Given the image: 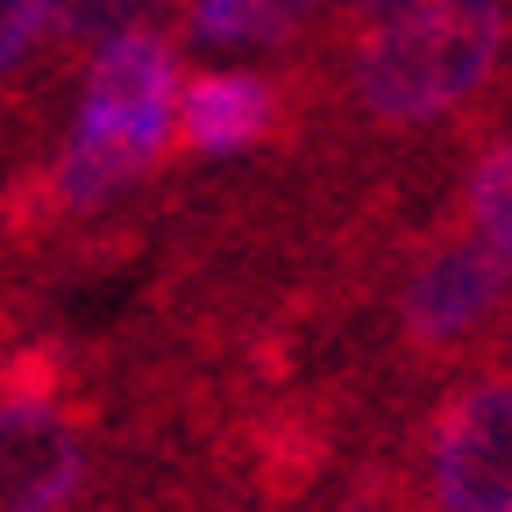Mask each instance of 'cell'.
I'll list each match as a JSON object with an SVG mask.
<instances>
[{
  "instance_id": "4",
  "label": "cell",
  "mask_w": 512,
  "mask_h": 512,
  "mask_svg": "<svg viewBox=\"0 0 512 512\" xmlns=\"http://www.w3.org/2000/svg\"><path fill=\"white\" fill-rule=\"evenodd\" d=\"M107 456V406L93 392L0 399V512H79Z\"/></svg>"
},
{
  "instance_id": "9",
  "label": "cell",
  "mask_w": 512,
  "mask_h": 512,
  "mask_svg": "<svg viewBox=\"0 0 512 512\" xmlns=\"http://www.w3.org/2000/svg\"><path fill=\"white\" fill-rule=\"evenodd\" d=\"M306 512H413L406 477H399V448H384V456H370L363 470H349L328 498H313Z\"/></svg>"
},
{
  "instance_id": "12",
  "label": "cell",
  "mask_w": 512,
  "mask_h": 512,
  "mask_svg": "<svg viewBox=\"0 0 512 512\" xmlns=\"http://www.w3.org/2000/svg\"><path fill=\"white\" fill-rule=\"evenodd\" d=\"M114 512H249L221 491H164V498H136V505H114Z\"/></svg>"
},
{
  "instance_id": "5",
  "label": "cell",
  "mask_w": 512,
  "mask_h": 512,
  "mask_svg": "<svg viewBox=\"0 0 512 512\" xmlns=\"http://www.w3.org/2000/svg\"><path fill=\"white\" fill-rule=\"evenodd\" d=\"M292 121V86L264 72H200L178 93V143L192 157H249Z\"/></svg>"
},
{
  "instance_id": "1",
  "label": "cell",
  "mask_w": 512,
  "mask_h": 512,
  "mask_svg": "<svg viewBox=\"0 0 512 512\" xmlns=\"http://www.w3.org/2000/svg\"><path fill=\"white\" fill-rule=\"evenodd\" d=\"M512 50V0H427V8L342 43V114L377 136L448 128L491 93Z\"/></svg>"
},
{
  "instance_id": "7",
  "label": "cell",
  "mask_w": 512,
  "mask_h": 512,
  "mask_svg": "<svg viewBox=\"0 0 512 512\" xmlns=\"http://www.w3.org/2000/svg\"><path fill=\"white\" fill-rule=\"evenodd\" d=\"M463 221H470V235L484 249H498L512 264V128L470 157V171H463Z\"/></svg>"
},
{
  "instance_id": "2",
  "label": "cell",
  "mask_w": 512,
  "mask_h": 512,
  "mask_svg": "<svg viewBox=\"0 0 512 512\" xmlns=\"http://www.w3.org/2000/svg\"><path fill=\"white\" fill-rule=\"evenodd\" d=\"M178 50L164 29H128L93 50L86 64V93L79 121L64 136L57 164L36 185V214L50 221H86L128 200L164 157H171V128H178Z\"/></svg>"
},
{
  "instance_id": "3",
  "label": "cell",
  "mask_w": 512,
  "mask_h": 512,
  "mask_svg": "<svg viewBox=\"0 0 512 512\" xmlns=\"http://www.w3.org/2000/svg\"><path fill=\"white\" fill-rule=\"evenodd\" d=\"M399 477L413 512H512V356L441 384L420 406Z\"/></svg>"
},
{
  "instance_id": "11",
  "label": "cell",
  "mask_w": 512,
  "mask_h": 512,
  "mask_svg": "<svg viewBox=\"0 0 512 512\" xmlns=\"http://www.w3.org/2000/svg\"><path fill=\"white\" fill-rule=\"evenodd\" d=\"M413 8H427V0H328V15H320V22L335 29V43H349V36H370V29L399 22Z\"/></svg>"
},
{
  "instance_id": "10",
  "label": "cell",
  "mask_w": 512,
  "mask_h": 512,
  "mask_svg": "<svg viewBox=\"0 0 512 512\" xmlns=\"http://www.w3.org/2000/svg\"><path fill=\"white\" fill-rule=\"evenodd\" d=\"M43 22H50V0H0V79L36 50Z\"/></svg>"
},
{
  "instance_id": "8",
  "label": "cell",
  "mask_w": 512,
  "mask_h": 512,
  "mask_svg": "<svg viewBox=\"0 0 512 512\" xmlns=\"http://www.w3.org/2000/svg\"><path fill=\"white\" fill-rule=\"evenodd\" d=\"M178 0H50V29L64 50H100L128 29H157Z\"/></svg>"
},
{
  "instance_id": "6",
  "label": "cell",
  "mask_w": 512,
  "mask_h": 512,
  "mask_svg": "<svg viewBox=\"0 0 512 512\" xmlns=\"http://www.w3.org/2000/svg\"><path fill=\"white\" fill-rule=\"evenodd\" d=\"M328 15V0H185V29L207 50H278Z\"/></svg>"
}]
</instances>
